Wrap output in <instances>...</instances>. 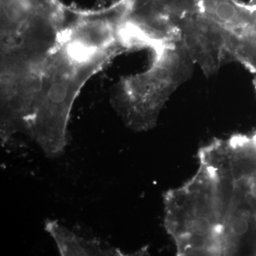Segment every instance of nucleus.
<instances>
[{
  "label": "nucleus",
  "mask_w": 256,
  "mask_h": 256,
  "mask_svg": "<svg viewBox=\"0 0 256 256\" xmlns=\"http://www.w3.org/2000/svg\"><path fill=\"white\" fill-rule=\"evenodd\" d=\"M128 50L118 2L78 11L42 69L25 133L47 158H58L68 146V124L85 84L116 56Z\"/></svg>",
  "instance_id": "obj_1"
},
{
  "label": "nucleus",
  "mask_w": 256,
  "mask_h": 256,
  "mask_svg": "<svg viewBox=\"0 0 256 256\" xmlns=\"http://www.w3.org/2000/svg\"><path fill=\"white\" fill-rule=\"evenodd\" d=\"M78 13L60 0H1L3 140L24 132L44 66Z\"/></svg>",
  "instance_id": "obj_2"
},
{
  "label": "nucleus",
  "mask_w": 256,
  "mask_h": 256,
  "mask_svg": "<svg viewBox=\"0 0 256 256\" xmlns=\"http://www.w3.org/2000/svg\"><path fill=\"white\" fill-rule=\"evenodd\" d=\"M164 226L176 255L223 256L224 213L214 180L200 165L196 174L163 194Z\"/></svg>",
  "instance_id": "obj_3"
},
{
  "label": "nucleus",
  "mask_w": 256,
  "mask_h": 256,
  "mask_svg": "<svg viewBox=\"0 0 256 256\" xmlns=\"http://www.w3.org/2000/svg\"><path fill=\"white\" fill-rule=\"evenodd\" d=\"M152 50L149 68L122 79L112 98V105L124 124L136 132L156 127L164 104L188 78L194 64L180 41Z\"/></svg>",
  "instance_id": "obj_4"
},
{
  "label": "nucleus",
  "mask_w": 256,
  "mask_h": 256,
  "mask_svg": "<svg viewBox=\"0 0 256 256\" xmlns=\"http://www.w3.org/2000/svg\"><path fill=\"white\" fill-rule=\"evenodd\" d=\"M178 36L194 63L206 75L214 74L226 58H232L226 35L201 9L181 20Z\"/></svg>",
  "instance_id": "obj_5"
},
{
  "label": "nucleus",
  "mask_w": 256,
  "mask_h": 256,
  "mask_svg": "<svg viewBox=\"0 0 256 256\" xmlns=\"http://www.w3.org/2000/svg\"><path fill=\"white\" fill-rule=\"evenodd\" d=\"M44 228L55 242L60 256H124L118 248L98 239L82 236L60 223L58 220H46Z\"/></svg>",
  "instance_id": "obj_6"
},
{
  "label": "nucleus",
  "mask_w": 256,
  "mask_h": 256,
  "mask_svg": "<svg viewBox=\"0 0 256 256\" xmlns=\"http://www.w3.org/2000/svg\"><path fill=\"white\" fill-rule=\"evenodd\" d=\"M246 66L249 67L252 70L256 73V60H248L245 64Z\"/></svg>",
  "instance_id": "obj_7"
}]
</instances>
